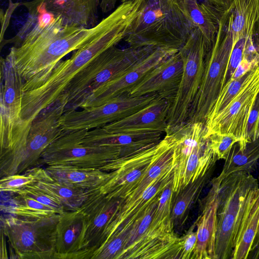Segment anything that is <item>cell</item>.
<instances>
[{
	"label": "cell",
	"instance_id": "6",
	"mask_svg": "<svg viewBox=\"0 0 259 259\" xmlns=\"http://www.w3.org/2000/svg\"><path fill=\"white\" fill-rule=\"evenodd\" d=\"M217 194L215 259L231 258L236 233L251 191L258 187L250 174H233L211 181Z\"/></svg>",
	"mask_w": 259,
	"mask_h": 259
},
{
	"label": "cell",
	"instance_id": "7",
	"mask_svg": "<svg viewBox=\"0 0 259 259\" xmlns=\"http://www.w3.org/2000/svg\"><path fill=\"white\" fill-rule=\"evenodd\" d=\"M60 215L40 218L2 215L1 230L8 239L13 258L54 259Z\"/></svg>",
	"mask_w": 259,
	"mask_h": 259
},
{
	"label": "cell",
	"instance_id": "30",
	"mask_svg": "<svg viewBox=\"0 0 259 259\" xmlns=\"http://www.w3.org/2000/svg\"><path fill=\"white\" fill-rule=\"evenodd\" d=\"M258 17L259 0H233L228 18L233 44L240 38L253 37Z\"/></svg>",
	"mask_w": 259,
	"mask_h": 259
},
{
	"label": "cell",
	"instance_id": "5",
	"mask_svg": "<svg viewBox=\"0 0 259 259\" xmlns=\"http://www.w3.org/2000/svg\"><path fill=\"white\" fill-rule=\"evenodd\" d=\"M157 48L112 47L95 58L69 83L63 95L68 100L65 112L80 108L84 101L101 85L123 74Z\"/></svg>",
	"mask_w": 259,
	"mask_h": 259
},
{
	"label": "cell",
	"instance_id": "43",
	"mask_svg": "<svg viewBox=\"0 0 259 259\" xmlns=\"http://www.w3.org/2000/svg\"><path fill=\"white\" fill-rule=\"evenodd\" d=\"M221 12H224L230 9L233 0H204Z\"/></svg>",
	"mask_w": 259,
	"mask_h": 259
},
{
	"label": "cell",
	"instance_id": "23",
	"mask_svg": "<svg viewBox=\"0 0 259 259\" xmlns=\"http://www.w3.org/2000/svg\"><path fill=\"white\" fill-rule=\"evenodd\" d=\"M201 214L195 222L197 241L192 259H215L217 230V194L211 187L200 202Z\"/></svg>",
	"mask_w": 259,
	"mask_h": 259
},
{
	"label": "cell",
	"instance_id": "39",
	"mask_svg": "<svg viewBox=\"0 0 259 259\" xmlns=\"http://www.w3.org/2000/svg\"><path fill=\"white\" fill-rule=\"evenodd\" d=\"M252 40L253 37L242 38L233 44L224 78L223 87L233 77L236 69L244 58L245 52L248 44Z\"/></svg>",
	"mask_w": 259,
	"mask_h": 259
},
{
	"label": "cell",
	"instance_id": "18",
	"mask_svg": "<svg viewBox=\"0 0 259 259\" xmlns=\"http://www.w3.org/2000/svg\"><path fill=\"white\" fill-rule=\"evenodd\" d=\"M165 133L174 143L173 192L176 193L183 188L188 160L195 146L206 136L207 130L202 122L188 120L181 124L167 127Z\"/></svg>",
	"mask_w": 259,
	"mask_h": 259
},
{
	"label": "cell",
	"instance_id": "10",
	"mask_svg": "<svg viewBox=\"0 0 259 259\" xmlns=\"http://www.w3.org/2000/svg\"><path fill=\"white\" fill-rule=\"evenodd\" d=\"M88 130H64L43 152L38 166L65 165L100 168L120 158L117 151L109 146L82 143Z\"/></svg>",
	"mask_w": 259,
	"mask_h": 259
},
{
	"label": "cell",
	"instance_id": "20",
	"mask_svg": "<svg viewBox=\"0 0 259 259\" xmlns=\"http://www.w3.org/2000/svg\"><path fill=\"white\" fill-rule=\"evenodd\" d=\"M101 0H32L21 4L28 11L42 7L68 25L90 28L98 22Z\"/></svg>",
	"mask_w": 259,
	"mask_h": 259
},
{
	"label": "cell",
	"instance_id": "12",
	"mask_svg": "<svg viewBox=\"0 0 259 259\" xmlns=\"http://www.w3.org/2000/svg\"><path fill=\"white\" fill-rule=\"evenodd\" d=\"M157 97L156 94L133 97L124 94L97 106L66 111L62 116L61 124L64 130L90 131L101 127L133 114Z\"/></svg>",
	"mask_w": 259,
	"mask_h": 259
},
{
	"label": "cell",
	"instance_id": "9",
	"mask_svg": "<svg viewBox=\"0 0 259 259\" xmlns=\"http://www.w3.org/2000/svg\"><path fill=\"white\" fill-rule=\"evenodd\" d=\"M179 52L183 61V71L179 90L169 112L167 127L181 124L188 120L192 103L200 85L209 50L200 31L194 28Z\"/></svg>",
	"mask_w": 259,
	"mask_h": 259
},
{
	"label": "cell",
	"instance_id": "33",
	"mask_svg": "<svg viewBox=\"0 0 259 259\" xmlns=\"http://www.w3.org/2000/svg\"><path fill=\"white\" fill-rule=\"evenodd\" d=\"M173 181L163 190L152 219L149 232L171 233L174 227L171 221Z\"/></svg>",
	"mask_w": 259,
	"mask_h": 259
},
{
	"label": "cell",
	"instance_id": "11",
	"mask_svg": "<svg viewBox=\"0 0 259 259\" xmlns=\"http://www.w3.org/2000/svg\"><path fill=\"white\" fill-rule=\"evenodd\" d=\"M100 188L90 190L79 208L85 223L84 239L79 259H91L95 251L111 236L113 224L121 205V199L108 196Z\"/></svg>",
	"mask_w": 259,
	"mask_h": 259
},
{
	"label": "cell",
	"instance_id": "24",
	"mask_svg": "<svg viewBox=\"0 0 259 259\" xmlns=\"http://www.w3.org/2000/svg\"><path fill=\"white\" fill-rule=\"evenodd\" d=\"M259 241V187L252 190L238 229L232 259H246Z\"/></svg>",
	"mask_w": 259,
	"mask_h": 259
},
{
	"label": "cell",
	"instance_id": "27",
	"mask_svg": "<svg viewBox=\"0 0 259 259\" xmlns=\"http://www.w3.org/2000/svg\"><path fill=\"white\" fill-rule=\"evenodd\" d=\"M24 173L35 179L34 184L38 189L59 200L63 205L65 211L78 209L90 191L63 184L40 166L29 168Z\"/></svg>",
	"mask_w": 259,
	"mask_h": 259
},
{
	"label": "cell",
	"instance_id": "15",
	"mask_svg": "<svg viewBox=\"0 0 259 259\" xmlns=\"http://www.w3.org/2000/svg\"><path fill=\"white\" fill-rule=\"evenodd\" d=\"M67 102V97L62 95L34 118L27 138L24 160L18 174L37 166L43 152L63 132L61 120Z\"/></svg>",
	"mask_w": 259,
	"mask_h": 259
},
{
	"label": "cell",
	"instance_id": "17",
	"mask_svg": "<svg viewBox=\"0 0 259 259\" xmlns=\"http://www.w3.org/2000/svg\"><path fill=\"white\" fill-rule=\"evenodd\" d=\"M183 71V61L178 51L149 72L128 95L133 97L156 94L173 102Z\"/></svg>",
	"mask_w": 259,
	"mask_h": 259
},
{
	"label": "cell",
	"instance_id": "21",
	"mask_svg": "<svg viewBox=\"0 0 259 259\" xmlns=\"http://www.w3.org/2000/svg\"><path fill=\"white\" fill-rule=\"evenodd\" d=\"M172 103L170 100L158 97L133 114L102 127L112 133L165 132Z\"/></svg>",
	"mask_w": 259,
	"mask_h": 259
},
{
	"label": "cell",
	"instance_id": "41",
	"mask_svg": "<svg viewBox=\"0 0 259 259\" xmlns=\"http://www.w3.org/2000/svg\"><path fill=\"white\" fill-rule=\"evenodd\" d=\"M259 138V92L253 107L250 112L247 122L246 136L241 149L244 148L247 143Z\"/></svg>",
	"mask_w": 259,
	"mask_h": 259
},
{
	"label": "cell",
	"instance_id": "19",
	"mask_svg": "<svg viewBox=\"0 0 259 259\" xmlns=\"http://www.w3.org/2000/svg\"><path fill=\"white\" fill-rule=\"evenodd\" d=\"M161 134L159 132L112 133L101 127L88 131L81 142L86 145L111 147L117 151L121 159L157 145L161 141Z\"/></svg>",
	"mask_w": 259,
	"mask_h": 259
},
{
	"label": "cell",
	"instance_id": "45",
	"mask_svg": "<svg viewBox=\"0 0 259 259\" xmlns=\"http://www.w3.org/2000/svg\"><path fill=\"white\" fill-rule=\"evenodd\" d=\"M253 39L255 47L259 53V17L255 27Z\"/></svg>",
	"mask_w": 259,
	"mask_h": 259
},
{
	"label": "cell",
	"instance_id": "8",
	"mask_svg": "<svg viewBox=\"0 0 259 259\" xmlns=\"http://www.w3.org/2000/svg\"><path fill=\"white\" fill-rule=\"evenodd\" d=\"M228 10L223 13L215 41L206 55L202 78L188 121L205 123L223 88L233 47L232 34L228 26Z\"/></svg>",
	"mask_w": 259,
	"mask_h": 259
},
{
	"label": "cell",
	"instance_id": "16",
	"mask_svg": "<svg viewBox=\"0 0 259 259\" xmlns=\"http://www.w3.org/2000/svg\"><path fill=\"white\" fill-rule=\"evenodd\" d=\"M179 51L157 48L120 77L101 85L84 101L81 108L95 107L128 93L144 76L162 61Z\"/></svg>",
	"mask_w": 259,
	"mask_h": 259
},
{
	"label": "cell",
	"instance_id": "42",
	"mask_svg": "<svg viewBox=\"0 0 259 259\" xmlns=\"http://www.w3.org/2000/svg\"><path fill=\"white\" fill-rule=\"evenodd\" d=\"M194 223L186 234L180 237L179 247L180 258L192 259L197 241V231Z\"/></svg>",
	"mask_w": 259,
	"mask_h": 259
},
{
	"label": "cell",
	"instance_id": "4",
	"mask_svg": "<svg viewBox=\"0 0 259 259\" xmlns=\"http://www.w3.org/2000/svg\"><path fill=\"white\" fill-rule=\"evenodd\" d=\"M23 80L7 56L1 60V178L17 174L23 161L27 136L21 116Z\"/></svg>",
	"mask_w": 259,
	"mask_h": 259
},
{
	"label": "cell",
	"instance_id": "14",
	"mask_svg": "<svg viewBox=\"0 0 259 259\" xmlns=\"http://www.w3.org/2000/svg\"><path fill=\"white\" fill-rule=\"evenodd\" d=\"M259 92V63L252 68L246 83L231 103L214 117L207 120L206 136L213 134L232 135L243 145L250 112Z\"/></svg>",
	"mask_w": 259,
	"mask_h": 259
},
{
	"label": "cell",
	"instance_id": "25",
	"mask_svg": "<svg viewBox=\"0 0 259 259\" xmlns=\"http://www.w3.org/2000/svg\"><path fill=\"white\" fill-rule=\"evenodd\" d=\"M179 239L174 233L147 231L120 259L180 258Z\"/></svg>",
	"mask_w": 259,
	"mask_h": 259
},
{
	"label": "cell",
	"instance_id": "35",
	"mask_svg": "<svg viewBox=\"0 0 259 259\" xmlns=\"http://www.w3.org/2000/svg\"><path fill=\"white\" fill-rule=\"evenodd\" d=\"M252 68L240 77L231 79L223 87L206 121L214 117L231 103L246 83Z\"/></svg>",
	"mask_w": 259,
	"mask_h": 259
},
{
	"label": "cell",
	"instance_id": "2",
	"mask_svg": "<svg viewBox=\"0 0 259 259\" xmlns=\"http://www.w3.org/2000/svg\"><path fill=\"white\" fill-rule=\"evenodd\" d=\"M127 29L124 20L112 17L104 29L91 42L73 52L69 59L60 61L41 85L23 93L21 116L26 135L37 115L57 101L75 76L95 58L124 39Z\"/></svg>",
	"mask_w": 259,
	"mask_h": 259
},
{
	"label": "cell",
	"instance_id": "1",
	"mask_svg": "<svg viewBox=\"0 0 259 259\" xmlns=\"http://www.w3.org/2000/svg\"><path fill=\"white\" fill-rule=\"evenodd\" d=\"M28 12V20L11 40L16 45L7 56L23 80V93L41 85L61 59L91 42L110 20L109 15L87 28L66 25L42 7Z\"/></svg>",
	"mask_w": 259,
	"mask_h": 259
},
{
	"label": "cell",
	"instance_id": "34",
	"mask_svg": "<svg viewBox=\"0 0 259 259\" xmlns=\"http://www.w3.org/2000/svg\"><path fill=\"white\" fill-rule=\"evenodd\" d=\"M132 225L117 230L93 254L91 259H118L124 249Z\"/></svg>",
	"mask_w": 259,
	"mask_h": 259
},
{
	"label": "cell",
	"instance_id": "29",
	"mask_svg": "<svg viewBox=\"0 0 259 259\" xmlns=\"http://www.w3.org/2000/svg\"><path fill=\"white\" fill-rule=\"evenodd\" d=\"M180 7L193 28L201 32L209 51L212 48L224 12L209 3L197 0H178Z\"/></svg>",
	"mask_w": 259,
	"mask_h": 259
},
{
	"label": "cell",
	"instance_id": "44",
	"mask_svg": "<svg viewBox=\"0 0 259 259\" xmlns=\"http://www.w3.org/2000/svg\"><path fill=\"white\" fill-rule=\"evenodd\" d=\"M1 258H8V251L5 243V236L1 231Z\"/></svg>",
	"mask_w": 259,
	"mask_h": 259
},
{
	"label": "cell",
	"instance_id": "13",
	"mask_svg": "<svg viewBox=\"0 0 259 259\" xmlns=\"http://www.w3.org/2000/svg\"><path fill=\"white\" fill-rule=\"evenodd\" d=\"M170 143L169 136L157 145L127 157L109 162L100 169L115 175L100 189L110 197L123 201L131 194L145 175L158 156Z\"/></svg>",
	"mask_w": 259,
	"mask_h": 259
},
{
	"label": "cell",
	"instance_id": "22",
	"mask_svg": "<svg viewBox=\"0 0 259 259\" xmlns=\"http://www.w3.org/2000/svg\"><path fill=\"white\" fill-rule=\"evenodd\" d=\"M85 230L84 218L79 209L61 214L57 226L54 259H79Z\"/></svg>",
	"mask_w": 259,
	"mask_h": 259
},
{
	"label": "cell",
	"instance_id": "38",
	"mask_svg": "<svg viewBox=\"0 0 259 259\" xmlns=\"http://www.w3.org/2000/svg\"><path fill=\"white\" fill-rule=\"evenodd\" d=\"M15 193L32 198L41 204L54 208L60 214L65 211L63 205L59 200L40 190L34 183L24 186Z\"/></svg>",
	"mask_w": 259,
	"mask_h": 259
},
{
	"label": "cell",
	"instance_id": "31",
	"mask_svg": "<svg viewBox=\"0 0 259 259\" xmlns=\"http://www.w3.org/2000/svg\"><path fill=\"white\" fill-rule=\"evenodd\" d=\"M215 165L203 175L174 193L172 199L171 221L174 228H180L187 221L190 210L212 175Z\"/></svg>",
	"mask_w": 259,
	"mask_h": 259
},
{
	"label": "cell",
	"instance_id": "28",
	"mask_svg": "<svg viewBox=\"0 0 259 259\" xmlns=\"http://www.w3.org/2000/svg\"><path fill=\"white\" fill-rule=\"evenodd\" d=\"M173 178L172 166L156 179L131 204L119 210L113 224L111 235L118 229L132 226L150 205L160 198L161 193L173 181Z\"/></svg>",
	"mask_w": 259,
	"mask_h": 259
},
{
	"label": "cell",
	"instance_id": "36",
	"mask_svg": "<svg viewBox=\"0 0 259 259\" xmlns=\"http://www.w3.org/2000/svg\"><path fill=\"white\" fill-rule=\"evenodd\" d=\"M159 198L150 205L143 213L132 224V227L125 243L124 249L119 255H122L134 245L143 238L147 233L157 208Z\"/></svg>",
	"mask_w": 259,
	"mask_h": 259
},
{
	"label": "cell",
	"instance_id": "40",
	"mask_svg": "<svg viewBox=\"0 0 259 259\" xmlns=\"http://www.w3.org/2000/svg\"><path fill=\"white\" fill-rule=\"evenodd\" d=\"M35 179L25 174H14L1 178L0 190L1 192L15 193L24 186L34 183Z\"/></svg>",
	"mask_w": 259,
	"mask_h": 259
},
{
	"label": "cell",
	"instance_id": "37",
	"mask_svg": "<svg viewBox=\"0 0 259 259\" xmlns=\"http://www.w3.org/2000/svg\"><path fill=\"white\" fill-rule=\"evenodd\" d=\"M209 146L218 160H225L232 146L239 142L232 135L213 133L208 136Z\"/></svg>",
	"mask_w": 259,
	"mask_h": 259
},
{
	"label": "cell",
	"instance_id": "46",
	"mask_svg": "<svg viewBox=\"0 0 259 259\" xmlns=\"http://www.w3.org/2000/svg\"><path fill=\"white\" fill-rule=\"evenodd\" d=\"M135 0H120L121 3H126V2H133Z\"/></svg>",
	"mask_w": 259,
	"mask_h": 259
},
{
	"label": "cell",
	"instance_id": "3",
	"mask_svg": "<svg viewBox=\"0 0 259 259\" xmlns=\"http://www.w3.org/2000/svg\"><path fill=\"white\" fill-rule=\"evenodd\" d=\"M194 29L178 0H143L124 39L130 47L179 51Z\"/></svg>",
	"mask_w": 259,
	"mask_h": 259
},
{
	"label": "cell",
	"instance_id": "26",
	"mask_svg": "<svg viewBox=\"0 0 259 259\" xmlns=\"http://www.w3.org/2000/svg\"><path fill=\"white\" fill-rule=\"evenodd\" d=\"M55 179L68 186L84 190L99 188L115 175V171L72 165H48L45 168Z\"/></svg>",
	"mask_w": 259,
	"mask_h": 259
},
{
	"label": "cell",
	"instance_id": "32",
	"mask_svg": "<svg viewBox=\"0 0 259 259\" xmlns=\"http://www.w3.org/2000/svg\"><path fill=\"white\" fill-rule=\"evenodd\" d=\"M259 159V138L247 143L244 148H240L238 142L231 149L220 175L223 179L236 174H250Z\"/></svg>",
	"mask_w": 259,
	"mask_h": 259
}]
</instances>
